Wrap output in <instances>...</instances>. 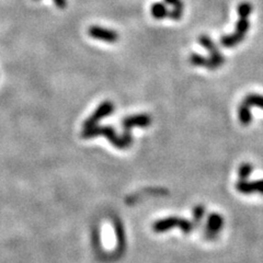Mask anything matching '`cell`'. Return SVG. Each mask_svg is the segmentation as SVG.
Here are the masks:
<instances>
[{"label": "cell", "mask_w": 263, "mask_h": 263, "mask_svg": "<svg viewBox=\"0 0 263 263\" xmlns=\"http://www.w3.org/2000/svg\"><path fill=\"white\" fill-rule=\"evenodd\" d=\"M83 138H93L98 136H104L109 139L110 143L116 146L119 149H125L133 144V136L131 135V131H124L122 136H119L116 130L111 126H99L96 125L91 129H84L82 134Z\"/></svg>", "instance_id": "obj_1"}, {"label": "cell", "mask_w": 263, "mask_h": 263, "mask_svg": "<svg viewBox=\"0 0 263 263\" xmlns=\"http://www.w3.org/2000/svg\"><path fill=\"white\" fill-rule=\"evenodd\" d=\"M249 28H250L249 18H239L238 22L236 23L235 32L229 35L221 36L220 44L224 47H228V49L238 45L241 41H244L247 32L249 31Z\"/></svg>", "instance_id": "obj_2"}, {"label": "cell", "mask_w": 263, "mask_h": 263, "mask_svg": "<svg viewBox=\"0 0 263 263\" xmlns=\"http://www.w3.org/2000/svg\"><path fill=\"white\" fill-rule=\"evenodd\" d=\"M174 227H178L182 232L187 234L192 231V222L189 221L187 219L179 217H168L157 220L153 225V229L155 233H164L167 231H170V229Z\"/></svg>", "instance_id": "obj_3"}, {"label": "cell", "mask_w": 263, "mask_h": 263, "mask_svg": "<svg viewBox=\"0 0 263 263\" xmlns=\"http://www.w3.org/2000/svg\"><path fill=\"white\" fill-rule=\"evenodd\" d=\"M199 42L204 49L208 51V53H210V58H208L210 59V65H208V69L214 70L224 65L225 57L221 55V53L217 49L216 44L214 43L211 37H208L207 35H201L199 39Z\"/></svg>", "instance_id": "obj_4"}, {"label": "cell", "mask_w": 263, "mask_h": 263, "mask_svg": "<svg viewBox=\"0 0 263 263\" xmlns=\"http://www.w3.org/2000/svg\"><path fill=\"white\" fill-rule=\"evenodd\" d=\"M113 111H114V104L111 102V101H104V102L101 103L98 106V109L91 114V117L88 118L85 121L84 129H91V127L98 125L101 120L111 116Z\"/></svg>", "instance_id": "obj_5"}, {"label": "cell", "mask_w": 263, "mask_h": 263, "mask_svg": "<svg viewBox=\"0 0 263 263\" xmlns=\"http://www.w3.org/2000/svg\"><path fill=\"white\" fill-rule=\"evenodd\" d=\"M88 33H89V35L92 39L99 40V41H103L107 43H116L119 41L118 32L110 29L101 28V26L98 25L90 26L89 30H88Z\"/></svg>", "instance_id": "obj_6"}, {"label": "cell", "mask_w": 263, "mask_h": 263, "mask_svg": "<svg viewBox=\"0 0 263 263\" xmlns=\"http://www.w3.org/2000/svg\"><path fill=\"white\" fill-rule=\"evenodd\" d=\"M152 124V118L148 114H137V116L127 117L122 121L124 131H131L133 127H148Z\"/></svg>", "instance_id": "obj_7"}, {"label": "cell", "mask_w": 263, "mask_h": 263, "mask_svg": "<svg viewBox=\"0 0 263 263\" xmlns=\"http://www.w3.org/2000/svg\"><path fill=\"white\" fill-rule=\"evenodd\" d=\"M236 189L241 194H252V193H259L263 195V179L257 180V181H241L239 180L236 184Z\"/></svg>", "instance_id": "obj_8"}, {"label": "cell", "mask_w": 263, "mask_h": 263, "mask_svg": "<svg viewBox=\"0 0 263 263\" xmlns=\"http://www.w3.org/2000/svg\"><path fill=\"white\" fill-rule=\"evenodd\" d=\"M224 225V218L221 215L214 213L212 214L207 220V226H206V232L208 236H215Z\"/></svg>", "instance_id": "obj_9"}, {"label": "cell", "mask_w": 263, "mask_h": 263, "mask_svg": "<svg viewBox=\"0 0 263 263\" xmlns=\"http://www.w3.org/2000/svg\"><path fill=\"white\" fill-rule=\"evenodd\" d=\"M167 5H170L173 7V9L169 12V17L172 20H180L182 15H183L184 4L182 3V0H165Z\"/></svg>", "instance_id": "obj_10"}, {"label": "cell", "mask_w": 263, "mask_h": 263, "mask_svg": "<svg viewBox=\"0 0 263 263\" xmlns=\"http://www.w3.org/2000/svg\"><path fill=\"white\" fill-rule=\"evenodd\" d=\"M239 121L240 123L244 126H248L249 124L251 123L252 121V116H251V111H250V106L248 104H246L245 102H242L241 105L239 106Z\"/></svg>", "instance_id": "obj_11"}, {"label": "cell", "mask_w": 263, "mask_h": 263, "mask_svg": "<svg viewBox=\"0 0 263 263\" xmlns=\"http://www.w3.org/2000/svg\"><path fill=\"white\" fill-rule=\"evenodd\" d=\"M169 10L167 9L165 4L156 3L152 6V15L155 19L157 20H163L167 17H169Z\"/></svg>", "instance_id": "obj_12"}, {"label": "cell", "mask_w": 263, "mask_h": 263, "mask_svg": "<svg viewBox=\"0 0 263 263\" xmlns=\"http://www.w3.org/2000/svg\"><path fill=\"white\" fill-rule=\"evenodd\" d=\"M244 102L249 106H257L260 109H263V96L260 94H249L244 100Z\"/></svg>", "instance_id": "obj_13"}, {"label": "cell", "mask_w": 263, "mask_h": 263, "mask_svg": "<svg viewBox=\"0 0 263 263\" xmlns=\"http://www.w3.org/2000/svg\"><path fill=\"white\" fill-rule=\"evenodd\" d=\"M190 63L194 66H199V67H206L208 68V65H210V59L200 55V54H191L190 56Z\"/></svg>", "instance_id": "obj_14"}, {"label": "cell", "mask_w": 263, "mask_h": 263, "mask_svg": "<svg viewBox=\"0 0 263 263\" xmlns=\"http://www.w3.org/2000/svg\"><path fill=\"white\" fill-rule=\"evenodd\" d=\"M253 170V167L251 164H242L240 167H239V170H238V174H239V179L241 181H246L248 180L249 175H250V173L252 172Z\"/></svg>", "instance_id": "obj_15"}, {"label": "cell", "mask_w": 263, "mask_h": 263, "mask_svg": "<svg viewBox=\"0 0 263 263\" xmlns=\"http://www.w3.org/2000/svg\"><path fill=\"white\" fill-rule=\"evenodd\" d=\"M237 11L239 18H249L252 12V6L249 3H242L238 6Z\"/></svg>", "instance_id": "obj_16"}, {"label": "cell", "mask_w": 263, "mask_h": 263, "mask_svg": "<svg viewBox=\"0 0 263 263\" xmlns=\"http://www.w3.org/2000/svg\"><path fill=\"white\" fill-rule=\"evenodd\" d=\"M204 213H205V208L203 206H197L193 210V216L195 220H201V218L204 216Z\"/></svg>", "instance_id": "obj_17"}, {"label": "cell", "mask_w": 263, "mask_h": 263, "mask_svg": "<svg viewBox=\"0 0 263 263\" xmlns=\"http://www.w3.org/2000/svg\"><path fill=\"white\" fill-rule=\"evenodd\" d=\"M53 2L59 9H65L67 7V0H53Z\"/></svg>", "instance_id": "obj_18"}]
</instances>
